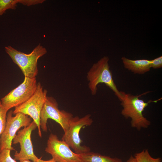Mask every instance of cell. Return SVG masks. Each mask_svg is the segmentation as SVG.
<instances>
[{"instance_id": "obj_1", "label": "cell", "mask_w": 162, "mask_h": 162, "mask_svg": "<svg viewBox=\"0 0 162 162\" xmlns=\"http://www.w3.org/2000/svg\"><path fill=\"white\" fill-rule=\"evenodd\" d=\"M148 92H149L138 95H134L121 91L122 98L120 101L123 107L121 114L126 118H130L131 127L139 130L142 128H147L151 124L150 121L144 117L142 112L148 104L153 101L150 100L146 102L139 98Z\"/></svg>"}, {"instance_id": "obj_2", "label": "cell", "mask_w": 162, "mask_h": 162, "mask_svg": "<svg viewBox=\"0 0 162 162\" xmlns=\"http://www.w3.org/2000/svg\"><path fill=\"white\" fill-rule=\"evenodd\" d=\"M109 60L108 57L105 56L93 65L87 74L88 87L92 94L94 95L97 92L98 85L100 83H104L114 92L120 101L121 91L118 90L114 81L109 64Z\"/></svg>"}, {"instance_id": "obj_3", "label": "cell", "mask_w": 162, "mask_h": 162, "mask_svg": "<svg viewBox=\"0 0 162 162\" xmlns=\"http://www.w3.org/2000/svg\"><path fill=\"white\" fill-rule=\"evenodd\" d=\"M6 52L14 63L19 67L25 77H36L38 73V61L46 53V48L38 44L29 54L19 51L11 46L5 47Z\"/></svg>"}, {"instance_id": "obj_4", "label": "cell", "mask_w": 162, "mask_h": 162, "mask_svg": "<svg viewBox=\"0 0 162 162\" xmlns=\"http://www.w3.org/2000/svg\"><path fill=\"white\" fill-rule=\"evenodd\" d=\"M47 91L44 89L41 83H38L37 89L27 101L15 108L13 114L21 112L29 116L37 125L39 136L42 137L40 128V114L47 97Z\"/></svg>"}, {"instance_id": "obj_5", "label": "cell", "mask_w": 162, "mask_h": 162, "mask_svg": "<svg viewBox=\"0 0 162 162\" xmlns=\"http://www.w3.org/2000/svg\"><path fill=\"white\" fill-rule=\"evenodd\" d=\"M56 100L52 97L47 96L40 114V128L45 132L47 131V123L49 118L58 123L64 133L68 130L73 118L71 113L58 109Z\"/></svg>"}, {"instance_id": "obj_6", "label": "cell", "mask_w": 162, "mask_h": 162, "mask_svg": "<svg viewBox=\"0 0 162 162\" xmlns=\"http://www.w3.org/2000/svg\"><path fill=\"white\" fill-rule=\"evenodd\" d=\"M37 85L36 77H25L22 83L1 99L2 105L8 111L13 107L21 104L33 95Z\"/></svg>"}, {"instance_id": "obj_7", "label": "cell", "mask_w": 162, "mask_h": 162, "mask_svg": "<svg viewBox=\"0 0 162 162\" xmlns=\"http://www.w3.org/2000/svg\"><path fill=\"white\" fill-rule=\"evenodd\" d=\"M91 116V115L88 114L81 118L78 116L73 117L68 130L64 134L62 138V140L66 142L77 154H80L90 151L89 147L81 145L82 141L79 134L82 128L92 124L93 121Z\"/></svg>"}, {"instance_id": "obj_8", "label": "cell", "mask_w": 162, "mask_h": 162, "mask_svg": "<svg viewBox=\"0 0 162 162\" xmlns=\"http://www.w3.org/2000/svg\"><path fill=\"white\" fill-rule=\"evenodd\" d=\"M13 112L10 110L7 115L5 128L0 138V151L4 149L14 150L12 144L16 132L21 128L26 127L31 123V118L28 116L18 112L13 116Z\"/></svg>"}, {"instance_id": "obj_9", "label": "cell", "mask_w": 162, "mask_h": 162, "mask_svg": "<svg viewBox=\"0 0 162 162\" xmlns=\"http://www.w3.org/2000/svg\"><path fill=\"white\" fill-rule=\"evenodd\" d=\"M37 128L35 123L33 121L28 126L18 131L13 139L14 144H20V150L19 152L16 151L14 159L20 161L25 160H31L36 162L38 158L34 154L31 140L32 132Z\"/></svg>"}, {"instance_id": "obj_10", "label": "cell", "mask_w": 162, "mask_h": 162, "mask_svg": "<svg viewBox=\"0 0 162 162\" xmlns=\"http://www.w3.org/2000/svg\"><path fill=\"white\" fill-rule=\"evenodd\" d=\"M45 151L56 162H80L79 154L73 152L66 142L52 133L47 140Z\"/></svg>"}, {"instance_id": "obj_11", "label": "cell", "mask_w": 162, "mask_h": 162, "mask_svg": "<svg viewBox=\"0 0 162 162\" xmlns=\"http://www.w3.org/2000/svg\"><path fill=\"white\" fill-rule=\"evenodd\" d=\"M121 60L124 67L134 74H143L150 71V60H132L122 57Z\"/></svg>"}, {"instance_id": "obj_12", "label": "cell", "mask_w": 162, "mask_h": 162, "mask_svg": "<svg viewBox=\"0 0 162 162\" xmlns=\"http://www.w3.org/2000/svg\"><path fill=\"white\" fill-rule=\"evenodd\" d=\"M79 156L80 162H122L120 158H112L90 151L79 154Z\"/></svg>"}, {"instance_id": "obj_13", "label": "cell", "mask_w": 162, "mask_h": 162, "mask_svg": "<svg viewBox=\"0 0 162 162\" xmlns=\"http://www.w3.org/2000/svg\"><path fill=\"white\" fill-rule=\"evenodd\" d=\"M34 0H0V16L9 9H16L18 3L28 6L34 5Z\"/></svg>"}, {"instance_id": "obj_14", "label": "cell", "mask_w": 162, "mask_h": 162, "mask_svg": "<svg viewBox=\"0 0 162 162\" xmlns=\"http://www.w3.org/2000/svg\"><path fill=\"white\" fill-rule=\"evenodd\" d=\"M134 157L136 162H162L160 158H154L152 157L147 149L136 153Z\"/></svg>"}, {"instance_id": "obj_15", "label": "cell", "mask_w": 162, "mask_h": 162, "mask_svg": "<svg viewBox=\"0 0 162 162\" xmlns=\"http://www.w3.org/2000/svg\"><path fill=\"white\" fill-rule=\"evenodd\" d=\"M8 111L2 105L0 99V138L5 128Z\"/></svg>"}, {"instance_id": "obj_16", "label": "cell", "mask_w": 162, "mask_h": 162, "mask_svg": "<svg viewBox=\"0 0 162 162\" xmlns=\"http://www.w3.org/2000/svg\"><path fill=\"white\" fill-rule=\"evenodd\" d=\"M10 150L4 149L0 152V162H17L10 155Z\"/></svg>"}, {"instance_id": "obj_17", "label": "cell", "mask_w": 162, "mask_h": 162, "mask_svg": "<svg viewBox=\"0 0 162 162\" xmlns=\"http://www.w3.org/2000/svg\"><path fill=\"white\" fill-rule=\"evenodd\" d=\"M150 67L154 69L162 67V56H161L153 60H150Z\"/></svg>"}, {"instance_id": "obj_18", "label": "cell", "mask_w": 162, "mask_h": 162, "mask_svg": "<svg viewBox=\"0 0 162 162\" xmlns=\"http://www.w3.org/2000/svg\"><path fill=\"white\" fill-rule=\"evenodd\" d=\"M36 162H56L53 158L48 160H44L41 159V158L38 159Z\"/></svg>"}, {"instance_id": "obj_19", "label": "cell", "mask_w": 162, "mask_h": 162, "mask_svg": "<svg viewBox=\"0 0 162 162\" xmlns=\"http://www.w3.org/2000/svg\"><path fill=\"white\" fill-rule=\"evenodd\" d=\"M126 162H136V161L134 157L131 156Z\"/></svg>"}, {"instance_id": "obj_20", "label": "cell", "mask_w": 162, "mask_h": 162, "mask_svg": "<svg viewBox=\"0 0 162 162\" xmlns=\"http://www.w3.org/2000/svg\"><path fill=\"white\" fill-rule=\"evenodd\" d=\"M20 162H34L33 161H30L29 160H25L20 161Z\"/></svg>"}]
</instances>
